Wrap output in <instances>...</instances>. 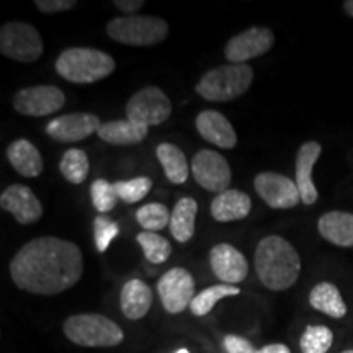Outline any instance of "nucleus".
<instances>
[{
    "label": "nucleus",
    "mask_w": 353,
    "mask_h": 353,
    "mask_svg": "<svg viewBox=\"0 0 353 353\" xmlns=\"http://www.w3.org/2000/svg\"><path fill=\"white\" fill-rule=\"evenodd\" d=\"M241 294V290L234 285H226L219 283L214 286H210V288L203 290L201 293H198L195 298H193L192 304H190V311H192L193 316L203 317L210 314L216 306V303L221 301L223 298L228 296H237Z\"/></svg>",
    "instance_id": "bb28decb"
},
{
    "label": "nucleus",
    "mask_w": 353,
    "mask_h": 353,
    "mask_svg": "<svg viewBox=\"0 0 353 353\" xmlns=\"http://www.w3.org/2000/svg\"><path fill=\"white\" fill-rule=\"evenodd\" d=\"M198 213V203L193 198H180L175 203L170 214L169 229L176 242H188L195 234V219Z\"/></svg>",
    "instance_id": "393cba45"
},
{
    "label": "nucleus",
    "mask_w": 353,
    "mask_h": 353,
    "mask_svg": "<svg viewBox=\"0 0 353 353\" xmlns=\"http://www.w3.org/2000/svg\"><path fill=\"white\" fill-rule=\"evenodd\" d=\"M0 51L19 63H34L43 56L44 46L38 30L23 21H8L0 30Z\"/></svg>",
    "instance_id": "0eeeda50"
},
{
    "label": "nucleus",
    "mask_w": 353,
    "mask_h": 353,
    "mask_svg": "<svg viewBox=\"0 0 353 353\" xmlns=\"http://www.w3.org/2000/svg\"><path fill=\"white\" fill-rule=\"evenodd\" d=\"M255 192L267 203L270 208L275 210H290L294 208L301 195L296 187V182L283 174L276 172H262L254 179Z\"/></svg>",
    "instance_id": "f8f14e48"
},
{
    "label": "nucleus",
    "mask_w": 353,
    "mask_h": 353,
    "mask_svg": "<svg viewBox=\"0 0 353 353\" xmlns=\"http://www.w3.org/2000/svg\"><path fill=\"white\" fill-rule=\"evenodd\" d=\"M257 353H291V350L285 343H270V345L259 348Z\"/></svg>",
    "instance_id": "4c0bfd02"
},
{
    "label": "nucleus",
    "mask_w": 353,
    "mask_h": 353,
    "mask_svg": "<svg viewBox=\"0 0 353 353\" xmlns=\"http://www.w3.org/2000/svg\"><path fill=\"white\" fill-rule=\"evenodd\" d=\"M223 345L228 353H257V348L252 345V342L241 337V335H226L223 341Z\"/></svg>",
    "instance_id": "f704fd0d"
},
{
    "label": "nucleus",
    "mask_w": 353,
    "mask_h": 353,
    "mask_svg": "<svg viewBox=\"0 0 353 353\" xmlns=\"http://www.w3.org/2000/svg\"><path fill=\"white\" fill-rule=\"evenodd\" d=\"M172 103L159 87H145L136 92L126 105V120L144 126H157L169 120Z\"/></svg>",
    "instance_id": "6e6552de"
},
{
    "label": "nucleus",
    "mask_w": 353,
    "mask_h": 353,
    "mask_svg": "<svg viewBox=\"0 0 353 353\" xmlns=\"http://www.w3.org/2000/svg\"><path fill=\"white\" fill-rule=\"evenodd\" d=\"M136 242H138L141 249H143L148 262H151L154 265L167 262L172 254L170 242L167 241L165 237L159 236L157 232H139L138 236H136Z\"/></svg>",
    "instance_id": "c85d7f7f"
},
{
    "label": "nucleus",
    "mask_w": 353,
    "mask_h": 353,
    "mask_svg": "<svg viewBox=\"0 0 353 353\" xmlns=\"http://www.w3.org/2000/svg\"><path fill=\"white\" fill-rule=\"evenodd\" d=\"M82 250L59 237H37L26 242L10 262V276L20 290L52 296L72 288L82 278Z\"/></svg>",
    "instance_id": "f257e3e1"
},
{
    "label": "nucleus",
    "mask_w": 353,
    "mask_h": 353,
    "mask_svg": "<svg viewBox=\"0 0 353 353\" xmlns=\"http://www.w3.org/2000/svg\"><path fill=\"white\" fill-rule=\"evenodd\" d=\"M255 272L265 288L285 291L298 281L301 259L293 245L280 236L263 237L254 255Z\"/></svg>",
    "instance_id": "f03ea898"
},
{
    "label": "nucleus",
    "mask_w": 353,
    "mask_h": 353,
    "mask_svg": "<svg viewBox=\"0 0 353 353\" xmlns=\"http://www.w3.org/2000/svg\"><path fill=\"white\" fill-rule=\"evenodd\" d=\"M120 232V226L114 221L108 219L107 216H97L94 219V239L95 247L100 254H105L108 250L114 237Z\"/></svg>",
    "instance_id": "72a5a7b5"
},
{
    "label": "nucleus",
    "mask_w": 353,
    "mask_h": 353,
    "mask_svg": "<svg viewBox=\"0 0 353 353\" xmlns=\"http://www.w3.org/2000/svg\"><path fill=\"white\" fill-rule=\"evenodd\" d=\"M103 123L94 113H69L46 125V134L59 143H77L99 132Z\"/></svg>",
    "instance_id": "4468645a"
},
{
    "label": "nucleus",
    "mask_w": 353,
    "mask_h": 353,
    "mask_svg": "<svg viewBox=\"0 0 353 353\" xmlns=\"http://www.w3.org/2000/svg\"><path fill=\"white\" fill-rule=\"evenodd\" d=\"M64 334L70 342L81 347H117L125 334L117 322L101 314H76L64 322Z\"/></svg>",
    "instance_id": "39448f33"
},
{
    "label": "nucleus",
    "mask_w": 353,
    "mask_h": 353,
    "mask_svg": "<svg viewBox=\"0 0 353 353\" xmlns=\"http://www.w3.org/2000/svg\"><path fill=\"white\" fill-rule=\"evenodd\" d=\"M76 6V0H34V7L41 13L68 12L72 10Z\"/></svg>",
    "instance_id": "c9c22d12"
},
{
    "label": "nucleus",
    "mask_w": 353,
    "mask_h": 353,
    "mask_svg": "<svg viewBox=\"0 0 353 353\" xmlns=\"http://www.w3.org/2000/svg\"><path fill=\"white\" fill-rule=\"evenodd\" d=\"M156 154L169 182L175 185H182L187 182L190 170L183 151H180L175 144L162 143L157 145Z\"/></svg>",
    "instance_id": "a878e982"
},
{
    "label": "nucleus",
    "mask_w": 353,
    "mask_h": 353,
    "mask_svg": "<svg viewBox=\"0 0 353 353\" xmlns=\"http://www.w3.org/2000/svg\"><path fill=\"white\" fill-rule=\"evenodd\" d=\"M108 37L128 46H154L169 34V25L164 19L148 15L117 17L107 25Z\"/></svg>",
    "instance_id": "423d86ee"
},
{
    "label": "nucleus",
    "mask_w": 353,
    "mask_h": 353,
    "mask_svg": "<svg viewBox=\"0 0 353 353\" xmlns=\"http://www.w3.org/2000/svg\"><path fill=\"white\" fill-rule=\"evenodd\" d=\"M252 210V200L241 190H226L216 195L211 203V216L219 223H231L249 216Z\"/></svg>",
    "instance_id": "6ab92c4d"
},
{
    "label": "nucleus",
    "mask_w": 353,
    "mask_h": 353,
    "mask_svg": "<svg viewBox=\"0 0 353 353\" xmlns=\"http://www.w3.org/2000/svg\"><path fill=\"white\" fill-rule=\"evenodd\" d=\"M317 231L330 244L353 247V213L329 211L317 221Z\"/></svg>",
    "instance_id": "aec40b11"
},
{
    "label": "nucleus",
    "mask_w": 353,
    "mask_h": 353,
    "mask_svg": "<svg viewBox=\"0 0 353 353\" xmlns=\"http://www.w3.org/2000/svg\"><path fill=\"white\" fill-rule=\"evenodd\" d=\"M152 188V180L149 176H136L131 180H120L114 183V190L120 200H123L128 205L138 203L145 198Z\"/></svg>",
    "instance_id": "2f4dec72"
},
{
    "label": "nucleus",
    "mask_w": 353,
    "mask_h": 353,
    "mask_svg": "<svg viewBox=\"0 0 353 353\" xmlns=\"http://www.w3.org/2000/svg\"><path fill=\"white\" fill-rule=\"evenodd\" d=\"M342 353H353V350H352V348H350V350H343Z\"/></svg>",
    "instance_id": "a19ab883"
},
{
    "label": "nucleus",
    "mask_w": 353,
    "mask_h": 353,
    "mask_svg": "<svg viewBox=\"0 0 353 353\" xmlns=\"http://www.w3.org/2000/svg\"><path fill=\"white\" fill-rule=\"evenodd\" d=\"M144 3V0H114L113 6L120 8L121 12L128 13V15H132V13L138 12L139 8H143Z\"/></svg>",
    "instance_id": "e433bc0d"
},
{
    "label": "nucleus",
    "mask_w": 353,
    "mask_h": 353,
    "mask_svg": "<svg viewBox=\"0 0 353 353\" xmlns=\"http://www.w3.org/2000/svg\"><path fill=\"white\" fill-rule=\"evenodd\" d=\"M0 206L20 224H33L43 216V205L26 185H10L0 195Z\"/></svg>",
    "instance_id": "2eb2a0df"
},
{
    "label": "nucleus",
    "mask_w": 353,
    "mask_h": 353,
    "mask_svg": "<svg viewBox=\"0 0 353 353\" xmlns=\"http://www.w3.org/2000/svg\"><path fill=\"white\" fill-rule=\"evenodd\" d=\"M273 43H275V34L272 30L252 26L229 39L224 48V56L229 64H245L247 61L270 51Z\"/></svg>",
    "instance_id": "ddd939ff"
},
{
    "label": "nucleus",
    "mask_w": 353,
    "mask_h": 353,
    "mask_svg": "<svg viewBox=\"0 0 353 353\" xmlns=\"http://www.w3.org/2000/svg\"><path fill=\"white\" fill-rule=\"evenodd\" d=\"M90 198L94 208L101 214L110 213L120 200L117 195V190H114V183H110L105 179H97L90 185Z\"/></svg>",
    "instance_id": "473e14b6"
},
{
    "label": "nucleus",
    "mask_w": 353,
    "mask_h": 353,
    "mask_svg": "<svg viewBox=\"0 0 353 353\" xmlns=\"http://www.w3.org/2000/svg\"><path fill=\"white\" fill-rule=\"evenodd\" d=\"M157 293L162 306L170 314H180L190 307L195 294V280L192 273L182 267L165 272L157 281Z\"/></svg>",
    "instance_id": "1a4fd4ad"
},
{
    "label": "nucleus",
    "mask_w": 353,
    "mask_h": 353,
    "mask_svg": "<svg viewBox=\"0 0 353 353\" xmlns=\"http://www.w3.org/2000/svg\"><path fill=\"white\" fill-rule=\"evenodd\" d=\"M309 304L316 311L324 312L332 319H342L347 314V304L343 301L341 291L334 283L321 281L309 293Z\"/></svg>",
    "instance_id": "b1692460"
},
{
    "label": "nucleus",
    "mask_w": 353,
    "mask_h": 353,
    "mask_svg": "<svg viewBox=\"0 0 353 353\" xmlns=\"http://www.w3.org/2000/svg\"><path fill=\"white\" fill-rule=\"evenodd\" d=\"M254 82V69L249 64H228L211 69L196 83L198 95L210 101L239 99Z\"/></svg>",
    "instance_id": "20e7f679"
},
{
    "label": "nucleus",
    "mask_w": 353,
    "mask_h": 353,
    "mask_svg": "<svg viewBox=\"0 0 353 353\" xmlns=\"http://www.w3.org/2000/svg\"><path fill=\"white\" fill-rule=\"evenodd\" d=\"M170 214L162 203H148L136 211V221L148 232H157L169 226Z\"/></svg>",
    "instance_id": "c756f323"
},
{
    "label": "nucleus",
    "mask_w": 353,
    "mask_h": 353,
    "mask_svg": "<svg viewBox=\"0 0 353 353\" xmlns=\"http://www.w3.org/2000/svg\"><path fill=\"white\" fill-rule=\"evenodd\" d=\"M334 343L332 330L325 325H307L299 341L303 353H327Z\"/></svg>",
    "instance_id": "7c9ffc66"
},
{
    "label": "nucleus",
    "mask_w": 353,
    "mask_h": 353,
    "mask_svg": "<svg viewBox=\"0 0 353 353\" xmlns=\"http://www.w3.org/2000/svg\"><path fill=\"white\" fill-rule=\"evenodd\" d=\"M148 126L138 125L130 120H117L103 123L97 134L105 143L113 145H132L144 141L148 136Z\"/></svg>",
    "instance_id": "5701e85b"
},
{
    "label": "nucleus",
    "mask_w": 353,
    "mask_h": 353,
    "mask_svg": "<svg viewBox=\"0 0 353 353\" xmlns=\"http://www.w3.org/2000/svg\"><path fill=\"white\" fill-rule=\"evenodd\" d=\"M121 311L128 319L138 321L148 314L152 304V291L143 280H130L123 285L120 294Z\"/></svg>",
    "instance_id": "412c9836"
},
{
    "label": "nucleus",
    "mask_w": 353,
    "mask_h": 353,
    "mask_svg": "<svg viewBox=\"0 0 353 353\" xmlns=\"http://www.w3.org/2000/svg\"><path fill=\"white\" fill-rule=\"evenodd\" d=\"M88 169H90L88 157L82 149H69L64 152L59 162L61 174L68 182L74 185H81L87 179Z\"/></svg>",
    "instance_id": "cd10ccee"
},
{
    "label": "nucleus",
    "mask_w": 353,
    "mask_h": 353,
    "mask_svg": "<svg viewBox=\"0 0 353 353\" xmlns=\"http://www.w3.org/2000/svg\"><path fill=\"white\" fill-rule=\"evenodd\" d=\"M192 174L196 183L208 192L223 193L231 185V167L226 157L211 149H201L192 161Z\"/></svg>",
    "instance_id": "9d476101"
},
{
    "label": "nucleus",
    "mask_w": 353,
    "mask_h": 353,
    "mask_svg": "<svg viewBox=\"0 0 353 353\" xmlns=\"http://www.w3.org/2000/svg\"><path fill=\"white\" fill-rule=\"evenodd\" d=\"M7 159L20 175L38 176L43 172V157L28 139H17L7 148Z\"/></svg>",
    "instance_id": "4be33fe9"
},
{
    "label": "nucleus",
    "mask_w": 353,
    "mask_h": 353,
    "mask_svg": "<svg viewBox=\"0 0 353 353\" xmlns=\"http://www.w3.org/2000/svg\"><path fill=\"white\" fill-rule=\"evenodd\" d=\"M322 145L317 141H307L301 144L296 154V187L301 195V201L304 205H314L319 198L317 188L312 182V169H314L317 159L321 157Z\"/></svg>",
    "instance_id": "f3484780"
},
{
    "label": "nucleus",
    "mask_w": 353,
    "mask_h": 353,
    "mask_svg": "<svg viewBox=\"0 0 353 353\" xmlns=\"http://www.w3.org/2000/svg\"><path fill=\"white\" fill-rule=\"evenodd\" d=\"M117 64L107 52L94 48H69L56 59V72L72 83H94L108 77Z\"/></svg>",
    "instance_id": "7ed1b4c3"
},
{
    "label": "nucleus",
    "mask_w": 353,
    "mask_h": 353,
    "mask_svg": "<svg viewBox=\"0 0 353 353\" xmlns=\"http://www.w3.org/2000/svg\"><path fill=\"white\" fill-rule=\"evenodd\" d=\"M175 353H190V352L187 350V348H180V350H176Z\"/></svg>",
    "instance_id": "ea45409f"
},
{
    "label": "nucleus",
    "mask_w": 353,
    "mask_h": 353,
    "mask_svg": "<svg viewBox=\"0 0 353 353\" xmlns=\"http://www.w3.org/2000/svg\"><path fill=\"white\" fill-rule=\"evenodd\" d=\"M210 265L214 275L226 285L236 286L249 275V263H247L244 255L236 247L226 244V242L211 249Z\"/></svg>",
    "instance_id": "dca6fc26"
},
{
    "label": "nucleus",
    "mask_w": 353,
    "mask_h": 353,
    "mask_svg": "<svg viewBox=\"0 0 353 353\" xmlns=\"http://www.w3.org/2000/svg\"><path fill=\"white\" fill-rule=\"evenodd\" d=\"M64 103V92L56 85L26 87L13 97V108L25 117H46L59 112Z\"/></svg>",
    "instance_id": "9b49d317"
},
{
    "label": "nucleus",
    "mask_w": 353,
    "mask_h": 353,
    "mask_svg": "<svg viewBox=\"0 0 353 353\" xmlns=\"http://www.w3.org/2000/svg\"><path fill=\"white\" fill-rule=\"evenodd\" d=\"M196 130L203 139L221 149H234L237 145V134L231 121L216 110H205L196 117Z\"/></svg>",
    "instance_id": "a211bd4d"
},
{
    "label": "nucleus",
    "mask_w": 353,
    "mask_h": 353,
    "mask_svg": "<svg viewBox=\"0 0 353 353\" xmlns=\"http://www.w3.org/2000/svg\"><path fill=\"white\" fill-rule=\"evenodd\" d=\"M343 10L350 19H353V0H347V2H343Z\"/></svg>",
    "instance_id": "58836bf2"
}]
</instances>
